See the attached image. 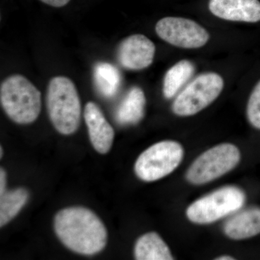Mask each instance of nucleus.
Listing matches in <instances>:
<instances>
[{
    "mask_svg": "<svg viewBox=\"0 0 260 260\" xmlns=\"http://www.w3.org/2000/svg\"><path fill=\"white\" fill-rule=\"evenodd\" d=\"M54 230L64 245L79 254L93 255L107 245L105 225L93 212L82 207L60 210L54 218Z\"/></svg>",
    "mask_w": 260,
    "mask_h": 260,
    "instance_id": "1",
    "label": "nucleus"
},
{
    "mask_svg": "<svg viewBox=\"0 0 260 260\" xmlns=\"http://www.w3.org/2000/svg\"><path fill=\"white\" fill-rule=\"evenodd\" d=\"M47 104L49 118L61 134L69 135L78 129L81 104L78 90L70 78L58 76L48 85Z\"/></svg>",
    "mask_w": 260,
    "mask_h": 260,
    "instance_id": "2",
    "label": "nucleus"
},
{
    "mask_svg": "<svg viewBox=\"0 0 260 260\" xmlns=\"http://www.w3.org/2000/svg\"><path fill=\"white\" fill-rule=\"evenodd\" d=\"M0 101L7 115L18 124L34 122L42 110V93L23 75H11L1 83Z\"/></svg>",
    "mask_w": 260,
    "mask_h": 260,
    "instance_id": "3",
    "label": "nucleus"
},
{
    "mask_svg": "<svg viewBox=\"0 0 260 260\" xmlns=\"http://www.w3.org/2000/svg\"><path fill=\"white\" fill-rule=\"evenodd\" d=\"M246 195L235 186H226L199 198L188 206L186 218L191 223H215L239 211L245 203Z\"/></svg>",
    "mask_w": 260,
    "mask_h": 260,
    "instance_id": "4",
    "label": "nucleus"
},
{
    "mask_svg": "<svg viewBox=\"0 0 260 260\" xmlns=\"http://www.w3.org/2000/svg\"><path fill=\"white\" fill-rule=\"evenodd\" d=\"M240 150L232 143H221L200 155L188 169L186 179L194 185H203L223 177L239 165Z\"/></svg>",
    "mask_w": 260,
    "mask_h": 260,
    "instance_id": "5",
    "label": "nucleus"
},
{
    "mask_svg": "<svg viewBox=\"0 0 260 260\" xmlns=\"http://www.w3.org/2000/svg\"><path fill=\"white\" fill-rule=\"evenodd\" d=\"M180 143L174 140L159 142L140 154L135 164V172L142 181H158L174 172L184 158Z\"/></svg>",
    "mask_w": 260,
    "mask_h": 260,
    "instance_id": "6",
    "label": "nucleus"
},
{
    "mask_svg": "<svg viewBox=\"0 0 260 260\" xmlns=\"http://www.w3.org/2000/svg\"><path fill=\"white\" fill-rule=\"evenodd\" d=\"M224 86L223 78L215 73L199 75L178 94L172 111L179 116H190L210 106L220 95Z\"/></svg>",
    "mask_w": 260,
    "mask_h": 260,
    "instance_id": "7",
    "label": "nucleus"
},
{
    "mask_svg": "<svg viewBox=\"0 0 260 260\" xmlns=\"http://www.w3.org/2000/svg\"><path fill=\"white\" fill-rule=\"evenodd\" d=\"M155 32L160 39L174 47L198 49L210 39L206 29L190 19L167 17L155 25Z\"/></svg>",
    "mask_w": 260,
    "mask_h": 260,
    "instance_id": "8",
    "label": "nucleus"
},
{
    "mask_svg": "<svg viewBox=\"0 0 260 260\" xmlns=\"http://www.w3.org/2000/svg\"><path fill=\"white\" fill-rule=\"evenodd\" d=\"M155 47L152 41L141 34L126 38L119 44L118 61L128 70H140L153 63Z\"/></svg>",
    "mask_w": 260,
    "mask_h": 260,
    "instance_id": "9",
    "label": "nucleus"
},
{
    "mask_svg": "<svg viewBox=\"0 0 260 260\" xmlns=\"http://www.w3.org/2000/svg\"><path fill=\"white\" fill-rule=\"evenodd\" d=\"M212 14L230 21L257 23L260 21L259 0H210Z\"/></svg>",
    "mask_w": 260,
    "mask_h": 260,
    "instance_id": "10",
    "label": "nucleus"
},
{
    "mask_svg": "<svg viewBox=\"0 0 260 260\" xmlns=\"http://www.w3.org/2000/svg\"><path fill=\"white\" fill-rule=\"evenodd\" d=\"M84 117L94 148L99 153H107L114 141V131L112 126L106 119L100 108L93 102H88L85 105Z\"/></svg>",
    "mask_w": 260,
    "mask_h": 260,
    "instance_id": "11",
    "label": "nucleus"
},
{
    "mask_svg": "<svg viewBox=\"0 0 260 260\" xmlns=\"http://www.w3.org/2000/svg\"><path fill=\"white\" fill-rule=\"evenodd\" d=\"M225 235L233 240H245L260 234V207L253 206L238 212L223 225Z\"/></svg>",
    "mask_w": 260,
    "mask_h": 260,
    "instance_id": "12",
    "label": "nucleus"
},
{
    "mask_svg": "<svg viewBox=\"0 0 260 260\" xmlns=\"http://www.w3.org/2000/svg\"><path fill=\"white\" fill-rule=\"evenodd\" d=\"M145 103L143 90L139 87H133L116 109V121L121 125L138 124L144 116Z\"/></svg>",
    "mask_w": 260,
    "mask_h": 260,
    "instance_id": "13",
    "label": "nucleus"
},
{
    "mask_svg": "<svg viewBox=\"0 0 260 260\" xmlns=\"http://www.w3.org/2000/svg\"><path fill=\"white\" fill-rule=\"evenodd\" d=\"M138 260H173L169 246L157 233H147L140 237L135 246Z\"/></svg>",
    "mask_w": 260,
    "mask_h": 260,
    "instance_id": "14",
    "label": "nucleus"
},
{
    "mask_svg": "<svg viewBox=\"0 0 260 260\" xmlns=\"http://www.w3.org/2000/svg\"><path fill=\"white\" fill-rule=\"evenodd\" d=\"M194 72V64L190 61H179L172 67L164 77L162 92L168 99L174 98L186 82L190 79Z\"/></svg>",
    "mask_w": 260,
    "mask_h": 260,
    "instance_id": "15",
    "label": "nucleus"
},
{
    "mask_svg": "<svg viewBox=\"0 0 260 260\" xmlns=\"http://www.w3.org/2000/svg\"><path fill=\"white\" fill-rule=\"evenodd\" d=\"M94 82L101 95L105 98H112L120 86V73L115 67L109 63H98L94 68Z\"/></svg>",
    "mask_w": 260,
    "mask_h": 260,
    "instance_id": "16",
    "label": "nucleus"
},
{
    "mask_svg": "<svg viewBox=\"0 0 260 260\" xmlns=\"http://www.w3.org/2000/svg\"><path fill=\"white\" fill-rule=\"evenodd\" d=\"M28 199V191L18 188L0 195V225L3 227L23 208Z\"/></svg>",
    "mask_w": 260,
    "mask_h": 260,
    "instance_id": "17",
    "label": "nucleus"
},
{
    "mask_svg": "<svg viewBox=\"0 0 260 260\" xmlns=\"http://www.w3.org/2000/svg\"><path fill=\"white\" fill-rule=\"evenodd\" d=\"M248 121L254 129L260 130V80L250 94L246 106Z\"/></svg>",
    "mask_w": 260,
    "mask_h": 260,
    "instance_id": "18",
    "label": "nucleus"
},
{
    "mask_svg": "<svg viewBox=\"0 0 260 260\" xmlns=\"http://www.w3.org/2000/svg\"><path fill=\"white\" fill-rule=\"evenodd\" d=\"M40 1L48 5H50V6L61 8V7L68 5L70 0H40Z\"/></svg>",
    "mask_w": 260,
    "mask_h": 260,
    "instance_id": "19",
    "label": "nucleus"
},
{
    "mask_svg": "<svg viewBox=\"0 0 260 260\" xmlns=\"http://www.w3.org/2000/svg\"><path fill=\"white\" fill-rule=\"evenodd\" d=\"M6 187V173L4 169H1L0 171V195L4 194Z\"/></svg>",
    "mask_w": 260,
    "mask_h": 260,
    "instance_id": "20",
    "label": "nucleus"
},
{
    "mask_svg": "<svg viewBox=\"0 0 260 260\" xmlns=\"http://www.w3.org/2000/svg\"><path fill=\"white\" fill-rule=\"evenodd\" d=\"M215 259L217 260H234L235 258L234 256L230 255H221L219 256L218 257L215 258Z\"/></svg>",
    "mask_w": 260,
    "mask_h": 260,
    "instance_id": "21",
    "label": "nucleus"
},
{
    "mask_svg": "<svg viewBox=\"0 0 260 260\" xmlns=\"http://www.w3.org/2000/svg\"><path fill=\"white\" fill-rule=\"evenodd\" d=\"M3 147H1V148H0V156L3 157Z\"/></svg>",
    "mask_w": 260,
    "mask_h": 260,
    "instance_id": "22",
    "label": "nucleus"
}]
</instances>
